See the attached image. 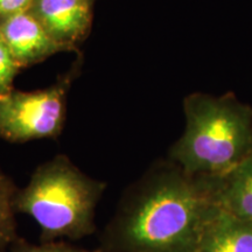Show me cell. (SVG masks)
I'll list each match as a JSON object with an SVG mask.
<instances>
[{"mask_svg": "<svg viewBox=\"0 0 252 252\" xmlns=\"http://www.w3.org/2000/svg\"><path fill=\"white\" fill-rule=\"evenodd\" d=\"M219 209L212 178L158 163L126 189L99 251L197 252Z\"/></svg>", "mask_w": 252, "mask_h": 252, "instance_id": "cell-1", "label": "cell"}, {"mask_svg": "<svg viewBox=\"0 0 252 252\" xmlns=\"http://www.w3.org/2000/svg\"><path fill=\"white\" fill-rule=\"evenodd\" d=\"M184 110L185 132L169 160L188 174L220 178L252 154V108L234 94H191Z\"/></svg>", "mask_w": 252, "mask_h": 252, "instance_id": "cell-2", "label": "cell"}, {"mask_svg": "<svg viewBox=\"0 0 252 252\" xmlns=\"http://www.w3.org/2000/svg\"><path fill=\"white\" fill-rule=\"evenodd\" d=\"M105 188V182L87 175L59 154L37 166L28 184L18 189L14 208L17 214L35 220L41 242L75 241L96 230V208Z\"/></svg>", "mask_w": 252, "mask_h": 252, "instance_id": "cell-3", "label": "cell"}, {"mask_svg": "<svg viewBox=\"0 0 252 252\" xmlns=\"http://www.w3.org/2000/svg\"><path fill=\"white\" fill-rule=\"evenodd\" d=\"M67 84L0 97V138L11 143L56 138L65 119Z\"/></svg>", "mask_w": 252, "mask_h": 252, "instance_id": "cell-4", "label": "cell"}, {"mask_svg": "<svg viewBox=\"0 0 252 252\" xmlns=\"http://www.w3.org/2000/svg\"><path fill=\"white\" fill-rule=\"evenodd\" d=\"M0 35L20 67L72 49L53 39L30 9L0 20Z\"/></svg>", "mask_w": 252, "mask_h": 252, "instance_id": "cell-5", "label": "cell"}, {"mask_svg": "<svg viewBox=\"0 0 252 252\" xmlns=\"http://www.w3.org/2000/svg\"><path fill=\"white\" fill-rule=\"evenodd\" d=\"M30 11L53 39L72 48L89 31L93 0H33Z\"/></svg>", "mask_w": 252, "mask_h": 252, "instance_id": "cell-6", "label": "cell"}, {"mask_svg": "<svg viewBox=\"0 0 252 252\" xmlns=\"http://www.w3.org/2000/svg\"><path fill=\"white\" fill-rule=\"evenodd\" d=\"M197 252H252V222L238 219L220 207Z\"/></svg>", "mask_w": 252, "mask_h": 252, "instance_id": "cell-7", "label": "cell"}, {"mask_svg": "<svg viewBox=\"0 0 252 252\" xmlns=\"http://www.w3.org/2000/svg\"><path fill=\"white\" fill-rule=\"evenodd\" d=\"M212 179L217 204L231 215L252 222V154L228 174Z\"/></svg>", "mask_w": 252, "mask_h": 252, "instance_id": "cell-8", "label": "cell"}, {"mask_svg": "<svg viewBox=\"0 0 252 252\" xmlns=\"http://www.w3.org/2000/svg\"><path fill=\"white\" fill-rule=\"evenodd\" d=\"M18 189L12 179L0 169V250H6L18 238L14 208Z\"/></svg>", "mask_w": 252, "mask_h": 252, "instance_id": "cell-9", "label": "cell"}, {"mask_svg": "<svg viewBox=\"0 0 252 252\" xmlns=\"http://www.w3.org/2000/svg\"><path fill=\"white\" fill-rule=\"evenodd\" d=\"M20 68L5 40L0 35V97L13 90L12 84Z\"/></svg>", "mask_w": 252, "mask_h": 252, "instance_id": "cell-10", "label": "cell"}, {"mask_svg": "<svg viewBox=\"0 0 252 252\" xmlns=\"http://www.w3.org/2000/svg\"><path fill=\"white\" fill-rule=\"evenodd\" d=\"M11 252H100L98 250H86V249L74 247L65 242L49 241L33 244L23 238H17L11 244Z\"/></svg>", "mask_w": 252, "mask_h": 252, "instance_id": "cell-11", "label": "cell"}, {"mask_svg": "<svg viewBox=\"0 0 252 252\" xmlns=\"http://www.w3.org/2000/svg\"><path fill=\"white\" fill-rule=\"evenodd\" d=\"M33 0H0V20L28 11Z\"/></svg>", "mask_w": 252, "mask_h": 252, "instance_id": "cell-12", "label": "cell"}, {"mask_svg": "<svg viewBox=\"0 0 252 252\" xmlns=\"http://www.w3.org/2000/svg\"><path fill=\"white\" fill-rule=\"evenodd\" d=\"M6 250H0V252H5Z\"/></svg>", "mask_w": 252, "mask_h": 252, "instance_id": "cell-13", "label": "cell"}]
</instances>
